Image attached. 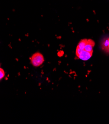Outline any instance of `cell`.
<instances>
[{
    "label": "cell",
    "instance_id": "cell-1",
    "mask_svg": "<svg viewBox=\"0 0 109 124\" xmlns=\"http://www.w3.org/2000/svg\"><path fill=\"white\" fill-rule=\"evenodd\" d=\"M44 58L43 55L40 53L34 54L31 57V62L32 64L35 67H38L44 63Z\"/></svg>",
    "mask_w": 109,
    "mask_h": 124
},
{
    "label": "cell",
    "instance_id": "cell-2",
    "mask_svg": "<svg viewBox=\"0 0 109 124\" xmlns=\"http://www.w3.org/2000/svg\"><path fill=\"white\" fill-rule=\"evenodd\" d=\"M93 54V52H88L84 49H81L78 47L76 49V56L81 60L87 61L90 59Z\"/></svg>",
    "mask_w": 109,
    "mask_h": 124
},
{
    "label": "cell",
    "instance_id": "cell-3",
    "mask_svg": "<svg viewBox=\"0 0 109 124\" xmlns=\"http://www.w3.org/2000/svg\"><path fill=\"white\" fill-rule=\"evenodd\" d=\"M95 46V42L91 39H88L87 43L84 47V49L88 52H93V48Z\"/></svg>",
    "mask_w": 109,
    "mask_h": 124
},
{
    "label": "cell",
    "instance_id": "cell-4",
    "mask_svg": "<svg viewBox=\"0 0 109 124\" xmlns=\"http://www.w3.org/2000/svg\"><path fill=\"white\" fill-rule=\"evenodd\" d=\"M101 46L102 49L105 52L109 54V37L105 38L102 41Z\"/></svg>",
    "mask_w": 109,
    "mask_h": 124
},
{
    "label": "cell",
    "instance_id": "cell-5",
    "mask_svg": "<svg viewBox=\"0 0 109 124\" xmlns=\"http://www.w3.org/2000/svg\"><path fill=\"white\" fill-rule=\"evenodd\" d=\"M5 76V73L4 70L1 68H0V80L3 79Z\"/></svg>",
    "mask_w": 109,
    "mask_h": 124
}]
</instances>
